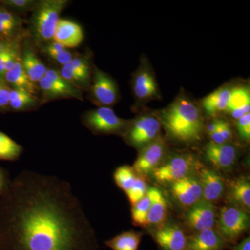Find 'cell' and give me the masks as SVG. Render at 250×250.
Instances as JSON below:
<instances>
[{
	"label": "cell",
	"mask_w": 250,
	"mask_h": 250,
	"mask_svg": "<svg viewBox=\"0 0 250 250\" xmlns=\"http://www.w3.org/2000/svg\"><path fill=\"white\" fill-rule=\"evenodd\" d=\"M70 63L74 71L80 77L83 86L88 85L90 80V68L86 59L82 57H73Z\"/></svg>",
	"instance_id": "34"
},
{
	"label": "cell",
	"mask_w": 250,
	"mask_h": 250,
	"mask_svg": "<svg viewBox=\"0 0 250 250\" xmlns=\"http://www.w3.org/2000/svg\"><path fill=\"white\" fill-rule=\"evenodd\" d=\"M67 4V0H43L36 3L31 18L33 32L36 39L41 41L53 39L60 14Z\"/></svg>",
	"instance_id": "3"
},
{
	"label": "cell",
	"mask_w": 250,
	"mask_h": 250,
	"mask_svg": "<svg viewBox=\"0 0 250 250\" xmlns=\"http://www.w3.org/2000/svg\"><path fill=\"white\" fill-rule=\"evenodd\" d=\"M4 78L6 83L14 89L24 90L36 95L37 87L27 76L22 67L21 59L16 62L14 66L4 74Z\"/></svg>",
	"instance_id": "21"
},
{
	"label": "cell",
	"mask_w": 250,
	"mask_h": 250,
	"mask_svg": "<svg viewBox=\"0 0 250 250\" xmlns=\"http://www.w3.org/2000/svg\"><path fill=\"white\" fill-rule=\"evenodd\" d=\"M21 25V20L5 9H0V36L10 39Z\"/></svg>",
	"instance_id": "29"
},
{
	"label": "cell",
	"mask_w": 250,
	"mask_h": 250,
	"mask_svg": "<svg viewBox=\"0 0 250 250\" xmlns=\"http://www.w3.org/2000/svg\"><path fill=\"white\" fill-rule=\"evenodd\" d=\"M148 189L149 188L144 177L137 174L132 186L126 192L131 206L134 205L146 196Z\"/></svg>",
	"instance_id": "33"
},
{
	"label": "cell",
	"mask_w": 250,
	"mask_h": 250,
	"mask_svg": "<svg viewBox=\"0 0 250 250\" xmlns=\"http://www.w3.org/2000/svg\"><path fill=\"white\" fill-rule=\"evenodd\" d=\"M237 129L243 140L249 141L250 139V113L237 120Z\"/></svg>",
	"instance_id": "37"
},
{
	"label": "cell",
	"mask_w": 250,
	"mask_h": 250,
	"mask_svg": "<svg viewBox=\"0 0 250 250\" xmlns=\"http://www.w3.org/2000/svg\"><path fill=\"white\" fill-rule=\"evenodd\" d=\"M147 193L150 199L147 218L148 226L159 229L166 223L167 215V202L163 192L157 188H149Z\"/></svg>",
	"instance_id": "17"
},
{
	"label": "cell",
	"mask_w": 250,
	"mask_h": 250,
	"mask_svg": "<svg viewBox=\"0 0 250 250\" xmlns=\"http://www.w3.org/2000/svg\"><path fill=\"white\" fill-rule=\"evenodd\" d=\"M228 199L232 205L245 211L250 212V182L248 177H240L230 182Z\"/></svg>",
	"instance_id": "19"
},
{
	"label": "cell",
	"mask_w": 250,
	"mask_h": 250,
	"mask_svg": "<svg viewBox=\"0 0 250 250\" xmlns=\"http://www.w3.org/2000/svg\"><path fill=\"white\" fill-rule=\"evenodd\" d=\"M40 103L36 95L24 90L11 88L9 93V106L16 111H27Z\"/></svg>",
	"instance_id": "26"
},
{
	"label": "cell",
	"mask_w": 250,
	"mask_h": 250,
	"mask_svg": "<svg viewBox=\"0 0 250 250\" xmlns=\"http://www.w3.org/2000/svg\"><path fill=\"white\" fill-rule=\"evenodd\" d=\"M70 184L23 170L0 195V250H98Z\"/></svg>",
	"instance_id": "1"
},
{
	"label": "cell",
	"mask_w": 250,
	"mask_h": 250,
	"mask_svg": "<svg viewBox=\"0 0 250 250\" xmlns=\"http://www.w3.org/2000/svg\"><path fill=\"white\" fill-rule=\"evenodd\" d=\"M201 168L202 164L192 154H174L163 161L152 174L158 183L171 184L188 176L195 175Z\"/></svg>",
	"instance_id": "4"
},
{
	"label": "cell",
	"mask_w": 250,
	"mask_h": 250,
	"mask_svg": "<svg viewBox=\"0 0 250 250\" xmlns=\"http://www.w3.org/2000/svg\"><path fill=\"white\" fill-rule=\"evenodd\" d=\"M59 73L65 80L70 82L74 86L80 90L83 88V83H82L80 77L77 75L76 72L74 71L73 68H72L70 62L62 65V69L59 71Z\"/></svg>",
	"instance_id": "35"
},
{
	"label": "cell",
	"mask_w": 250,
	"mask_h": 250,
	"mask_svg": "<svg viewBox=\"0 0 250 250\" xmlns=\"http://www.w3.org/2000/svg\"><path fill=\"white\" fill-rule=\"evenodd\" d=\"M149 206H150V199L147 193L139 202L132 206L131 219L135 225L142 227V228H147Z\"/></svg>",
	"instance_id": "30"
},
{
	"label": "cell",
	"mask_w": 250,
	"mask_h": 250,
	"mask_svg": "<svg viewBox=\"0 0 250 250\" xmlns=\"http://www.w3.org/2000/svg\"><path fill=\"white\" fill-rule=\"evenodd\" d=\"M231 95V89L223 87L215 90L202 100V104L207 114L213 116L226 111Z\"/></svg>",
	"instance_id": "22"
},
{
	"label": "cell",
	"mask_w": 250,
	"mask_h": 250,
	"mask_svg": "<svg viewBox=\"0 0 250 250\" xmlns=\"http://www.w3.org/2000/svg\"><path fill=\"white\" fill-rule=\"evenodd\" d=\"M38 83L45 100L59 98L82 100V90L65 80L59 71L54 69H47L45 77Z\"/></svg>",
	"instance_id": "7"
},
{
	"label": "cell",
	"mask_w": 250,
	"mask_h": 250,
	"mask_svg": "<svg viewBox=\"0 0 250 250\" xmlns=\"http://www.w3.org/2000/svg\"><path fill=\"white\" fill-rule=\"evenodd\" d=\"M155 238L163 250H187V237L175 223H166L157 229Z\"/></svg>",
	"instance_id": "14"
},
{
	"label": "cell",
	"mask_w": 250,
	"mask_h": 250,
	"mask_svg": "<svg viewBox=\"0 0 250 250\" xmlns=\"http://www.w3.org/2000/svg\"><path fill=\"white\" fill-rule=\"evenodd\" d=\"M7 43L6 42H3V41H0V52H1L2 49H4V47H6Z\"/></svg>",
	"instance_id": "43"
},
{
	"label": "cell",
	"mask_w": 250,
	"mask_h": 250,
	"mask_svg": "<svg viewBox=\"0 0 250 250\" xmlns=\"http://www.w3.org/2000/svg\"><path fill=\"white\" fill-rule=\"evenodd\" d=\"M10 181L11 179H10L9 171L3 167H0V195L8 187Z\"/></svg>",
	"instance_id": "40"
},
{
	"label": "cell",
	"mask_w": 250,
	"mask_h": 250,
	"mask_svg": "<svg viewBox=\"0 0 250 250\" xmlns=\"http://www.w3.org/2000/svg\"><path fill=\"white\" fill-rule=\"evenodd\" d=\"M206 159L209 161L218 170H226L231 168L236 160L237 150L231 144L207 143L205 146Z\"/></svg>",
	"instance_id": "13"
},
{
	"label": "cell",
	"mask_w": 250,
	"mask_h": 250,
	"mask_svg": "<svg viewBox=\"0 0 250 250\" xmlns=\"http://www.w3.org/2000/svg\"><path fill=\"white\" fill-rule=\"evenodd\" d=\"M24 71L33 83H39L44 77L47 68L31 49H26L21 59Z\"/></svg>",
	"instance_id": "23"
},
{
	"label": "cell",
	"mask_w": 250,
	"mask_h": 250,
	"mask_svg": "<svg viewBox=\"0 0 250 250\" xmlns=\"http://www.w3.org/2000/svg\"><path fill=\"white\" fill-rule=\"evenodd\" d=\"M249 213L233 205L225 206L220 210L218 232L225 242L236 241L248 229Z\"/></svg>",
	"instance_id": "6"
},
{
	"label": "cell",
	"mask_w": 250,
	"mask_h": 250,
	"mask_svg": "<svg viewBox=\"0 0 250 250\" xmlns=\"http://www.w3.org/2000/svg\"><path fill=\"white\" fill-rule=\"evenodd\" d=\"M83 39V29L80 25L69 20H59L52 40L67 49L78 47Z\"/></svg>",
	"instance_id": "16"
},
{
	"label": "cell",
	"mask_w": 250,
	"mask_h": 250,
	"mask_svg": "<svg viewBox=\"0 0 250 250\" xmlns=\"http://www.w3.org/2000/svg\"><path fill=\"white\" fill-rule=\"evenodd\" d=\"M136 176L137 174L133 167L125 165L117 167L113 173V179L116 185L126 193L134 183Z\"/></svg>",
	"instance_id": "31"
},
{
	"label": "cell",
	"mask_w": 250,
	"mask_h": 250,
	"mask_svg": "<svg viewBox=\"0 0 250 250\" xmlns=\"http://www.w3.org/2000/svg\"><path fill=\"white\" fill-rule=\"evenodd\" d=\"M170 192L181 205L186 207H190L202 199L201 184L195 174L171 184Z\"/></svg>",
	"instance_id": "11"
},
{
	"label": "cell",
	"mask_w": 250,
	"mask_h": 250,
	"mask_svg": "<svg viewBox=\"0 0 250 250\" xmlns=\"http://www.w3.org/2000/svg\"><path fill=\"white\" fill-rule=\"evenodd\" d=\"M42 50L52 60L61 64L62 66L71 62L73 59L72 54L67 49L54 41H48L42 47Z\"/></svg>",
	"instance_id": "28"
},
{
	"label": "cell",
	"mask_w": 250,
	"mask_h": 250,
	"mask_svg": "<svg viewBox=\"0 0 250 250\" xmlns=\"http://www.w3.org/2000/svg\"><path fill=\"white\" fill-rule=\"evenodd\" d=\"M225 243L216 230L210 229L187 237V250H222Z\"/></svg>",
	"instance_id": "18"
},
{
	"label": "cell",
	"mask_w": 250,
	"mask_h": 250,
	"mask_svg": "<svg viewBox=\"0 0 250 250\" xmlns=\"http://www.w3.org/2000/svg\"><path fill=\"white\" fill-rule=\"evenodd\" d=\"M19 59L17 47L7 43L4 49L0 52V77H4L6 72L11 70Z\"/></svg>",
	"instance_id": "32"
},
{
	"label": "cell",
	"mask_w": 250,
	"mask_h": 250,
	"mask_svg": "<svg viewBox=\"0 0 250 250\" xmlns=\"http://www.w3.org/2000/svg\"><path fill=\"white\" fill-rule=\"evenodd\" d=\"M197 177L201 184L203 200L213 203L221 198L225 192V181L218 172L202 167Z\"/></svg>",
	"instance_id": "15"
},
{
	"label": "cell",
	"mask_w": 250,
	"mask_h": 250,
	"mask_svg": "<svg viewBox=\"0 0 250 250\" xmlns=\"http://www.w3.org/2000/svg\"><path fill=\"white\" fill-rule=\"evenodd\" d=\"M218 130L221 136H223L225 142L228 143L232 138V131H231L230 125L228 122L219 119Z\"/></svg>",
	"instance_id": "39"
},
{
	"label": "cell",
	"mask_w": 250,
	"mask_h": 250,
	"mask_svg": "<svg viewBox=\"0 0 250 250\" xmlns=\"http://www.w3.org/2000/svg\"><path fill=\"white\" fill-rule=\"evenodd\" d=\"M235 250H250V237L245 238L235 248Z\"/></svg>",
	"instance_id": "41"
},
{
	"label": "cell",
	"mask_w": 250,
	"mask_h": 250,
	"mask_svg": "<svg viewBox=\"0 0 250 250\" xmlns=\"http://www.w3.org/2000/svg\"><path fill=\"white\" fill-rule=\"evenodd\" d=\"M218 125L219 119H214L211 123H210L209 124L207 125V131L208 135L212 134V133L214 132V131L218 129Z\"/></svg>",
	"instance_id": "42"
},
{
	"label": "cell",
	"mask_w": 250,
	"mask_h": 250,
	"mask_svg": "<svg viewBox=\"0 0 250 250\" xmlns=\"http://www.w3.org/2000/svg\"><path fill=\"white\" fill-rule=\"evenodd\" d=\"M161 127L160 120L154 116H143L129 125L125 136L130 145L142 149L159 137Z\"/></svg>",
	"instance_id": "8"
},
{
	"label": "cell",
	"mask_w": 250,
	"mask_h": 250,
	"mask_svg": "<svg viewBox=\"0 0 250 250\" xmlns=\"http://www.w3.org/2000/svg\"><path fill=\"white\" fill-rule=\"evenodd\" d=\"M160 122L172 139L184 143L200 141L204 123L201 111L188 99L179 98L161 113Z\"/></svg>",
	"instance_id": "2"
},
{
	"label": "cell",
	"mask_w": 250,
	"mask_h": 250,
	"mask_svg": "<svg viewBox=\"0 0 250 250\" xmlns=\"http://www.w3.org/2000/svg\"><path fill=\"white\" fill-rule=\"evenodd\" d=\"M250 93L249 88L238 86L231 88L229 101L228 111L235 119L238 120L246 113H250Z\"/></svg>",
	"instance_id": "20"
},
{
	"label": "cell",
	"mask_w": 250,
	"mask_h": 250,
	"mask_svg": "<svg viewBox=\"0 0 250 250\" xmlns=\"http://www.w3.org/2000/svg\"><path fill=\"white\" fill-rule=\"evenodd\" d=\"M134 91L140 100H147L157 93V85L150 72L143 70L137 74L134 82Z\"/></svg>",
	"instance_id": "24"
},
{
	"label": "cell",
	"mask_w": 250,
	"mask_h": 250,
	"mask_svg": "<svg viewBox=\"0 0 250 250\" xmlns=\"http://www.w3.org/2000/svg\"><path fill=\"white\" fill-rule=\"evenodd\" d=\"M142 233L134 231H125L105 242L112 250H138Z\"/></svg>",
	"instance_id": "25"
},
{
	"label": "cell",
	"mask_w": 250,
	"mask_h": 250,
	"mask_svg": "<svg viewBox=\"0 0 250 250\" xmlns=\"http://www.w3.org/2000/svg\"><path fill=\"white\" fill-rule=\"evenodd\" d=\"M91 93L93 98L103 106H111L118 100V88L114 81L98 68H95L94 72Z\"/></svg>",
	"instance_id": "12"
},
{
	"label": "cell",
	"mask_w": 250,
	"mask_h": 250,
	"mask_svg": "<svg viewBox=\"0 0 250 250\" xmlns=\"http://www.w3.org/2000/svg\"><path fill=\"white\" fill-rule=\"evenodd\" d=\"M166 149L165 141L161 136L142 148L133 166L136 174L143 177L152 174L164 161Z\"/></svg>",
	"instance_id": "9"
},
{
	"label": "cell",
	"mask_w": 250,
	"mask_h": 250,
	"mask_svg": "<svg viewBox=\"0 0 250 250\" xmlns=\"http://www.w3.org/2000/svg\"><path fill=\"white\" fill-rule=\"evenodd\" d=\"M5 6L18 11H24L35 7L36 2L32 0H6L1 1Z\"/></svg>",
	"instance_id": "38"
},
{
	"label": "cell",
	"mask_w": 250,
	"mask_h": 250,
	"mask_svg": "<svg viewBox=\"0 0 250 250\" xmlns=\"http://www.w3.org/2000/svg\"><path fill=\"white\" fill-rule=\"evenodd\" d=\"M82 122L96 134H120L127 129L129 122L119 118L108 106H101L86 112Z\"/></svg>",
	"instance_id": "5"
},
{
	"label": "cell",
	"mask_w": 250,
	"mask_h": 250,
	"mask_svg": "<svg viewBox=\"0 0 250 250\" xmlns=\"http://www.w3.org/2000/svg\"><path fill=\"white\" fill-rule=\"evenodd\" d=\"M216 215V208L213 203L202 199L189 207L185 222L188 228L197 233L214 229Z\"/></svg>",
	"instance_id": "10"
},
{
	"label": "cell",
	"mask_w": 250,
	"mask_h": 250,
	"mask_svg": "<svg viewBox=\"0 0 250 250\" xmlns=\"http://www.w3.org/2000/svg\"><path fill=\"white\" fill-rule=\"evenodd\" d=\"M22 152V146L0 131V161H17Z\"/></svg>",
	"instance_id": "27"
},
{
	"label": "cell",
	"mask_w": 250,
	"mask_h": 250,
	"mask_svg": "<svg viewBox=\"0 0 250 250\" xmlns=\"http://www.w3.org/2000/svg\"><path fill=\"white\" fill-rule=\"evenodd\" d=\"M11 88L4 77H0V111H7L9 108V93Z\"/></svg>",
	"instance_id": "36"
}]
</instances>
